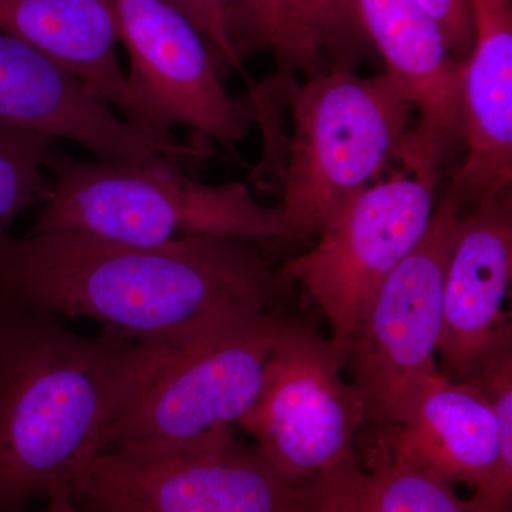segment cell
Segmentation results:
<instances>
[{
  "label": "cell",
  "instance_id": "obj_1",
  "mask_svg": "<svg viewBox=\"0 0 512 512\" xmlns=\"http://www.w3.org/2000/svg\"><path fill=\"white\" fill-rule=\"evenodd\" d=\"M286 284L262 244L195 235L133 245L73 231L0 237V298L96 320L137 342L188 343L275 311Z\"/></svg>",
  "mask_w": 512,
  "mask_h": 512
},
{
  "label": "cell",
  "instance_id": "obj_22",
  "mask_svg": "<svg viewBox=\"0 0 512 512\" xmlns=\"http://www.w3.org/2000/svg\"><path fill=\"white\" fill-rule=\"evenodd\" d=\"M439 26L451 53L466 62L474 45L471 0H413Z\"/></svg>",
  "mask_w": 512,
  "mask_h": 512
},
{
  "label": "cell",
  "instance_id": "obj_17",
  "mask_svg": "<svg viewBox=\"0 0 512 512\" xmlns=\"http://www.w3.org/2000/svg\"><path fill=\"white\" fill-rule=\"evenodd\" d=\"M315 512H474L453 485L389 460L376 461L370 473L357 464L323 478Z\"/></svg>",
  "mask_w": 512,
  "mask_h": 512
},
{
  "label": "cell",
  "instance_id": "obj_19",
  "mask_svg": "<svg viewBox=\"0 0 512 512\" xmlns=\"http://www.w3.org/2000/svg\"><path fill=\"white\" fill-rule=\"evenodd\" d=\"M53 146L55 138L0 124V237L23 211L45 205L52 190L45 163Z\"/></svg>",
  "mask_w": 512,
  "mask_h": 512
},
{
  "label": "cell",
  "instance_id": "obj_3",
  "mask_svg": "<svg viewBox=\"0 0 512 512\" xmlns=\"http://www.w3.org/2000/svg\"><path fill=\"white\" fill-rule=\"evenodd\" d=\"M247 99L264 134L251 178L279 195L302 241L397 158L413 110L386 72L360 77L345 66L303 82L275 73L252 83Z\"/></svg>",
  "mask_w": 512,
  "mask_h": 512
},
{
  "label": "cell",
  "instance_id": "obj_21",
  "mask_svg": "<svg viewBox=\"0 0 512 512\" xmlns=\"http://www.w3.org/2000/svg\"><path fill=\"white\" fill-rule=\"evenodd\" d=\"M190 20L210 46L222 76L242 72L244 60L239 56L229 28L228 0H165Z\"/></svg>",
  "mask_w": 512,
  "mask_h": 512
},
{
  "label": "cell",
  "instance_id": "obj_12",
  "mask_svg": "<svg viewBox=\"0 0 512 512\" xmlns=\"http://www.w3.org/2000/svg\"><path fill=\"white\" fill-rule=\"evenodd\" d=\"M0 124L74 141L97 160L171 163L188 171L218 157L204 141H181L120 119L103 97L73 74L3 33Z\"/></svg>",
  "mask_w": 512,
  "mask_h": 512
},
{
  "label": "cell",
  "instance_id": "obj_6",
  "mask_svg": "<svg viewBox=\"0 0 512 512\" xmlns=\"http://www.w3.org/2000/svg\"><path fill=\"white\" fill-rule=\"evenodd\" d=\"M460 197L448 191L417 247L370 302L346 352L366 420L393 430L407 419L431 380L443 329L444 279L461 217Z\"/></svg>",
  "mask_w": 512,
  "mask_h": 512
},
{
  "label": "cell",
  "instance_id": "obj_8",
  "mask_svg": "<svg viewBox=\"0 0 512 512\" xmlns=\"http://www.w3.org/2000/svg\"><path fill=\"white\" fill-rule=\"evenodd\" d=\"M379 460L474 488L478 512H511L512 343L495 346L454 382L431 380Z\"/></svg>",
  "mask_w": 512,
  "mask_h": 512
},
{
  "label": "cell",
  "instance_id": "obj_14",
  "mask_svg": "<svg viewBox=\"0 0 512 512\" xmlns=\"http://www.w3.org/2000/svg\"><path fill=\"white\" fill-rule=\"evenodd\" d=\"M512 276L511 192L477 202L458 220L443 295L441 362L466 379L498 343L511 339L503 305Z\"/></svg>",
  "mask_w": 512,
  "mask_h": 512
},
{
  "label": "cell",
  "instance_id": "obj_9",
  "mask_svg": "<svg viewBox=\"0 0 512 512\" xmlns=\"http://www.w3.org/2000/svg\"><path fill=\"white\" fill-rule=\"evenodd\" d=\"M330 342L286 322L255 406L239 421L279 476L302 483L356 464L353 441L365 404L342 377Z\"/></svg>",
  "mask_w": 512,
  "mask_h": 512
},
{
  "label": "cell",
  "instance_id": "obj_23",
  "mask_svg": "<svg viewBox=\"0 0 512 512\" xmlns=\"http://www.w3.org/2000/svg\"><path fill=\"white\" fill-rule=\"evenodd\" d=\"M43 512H90L74 501L72 494H57L47 500L46 510Z\"/></svg>",
  "mask_w": 512,
  "mask_h": 512
},
{
  "label": "cell",
  "instance_id": "obj_15",
  "mask_svg": "<svg viewBox=\"0 0 512 512\" xmlns=\"http://www.w3.org/2000/svg\"><path fill=\"white\" fill-rule=\"evenodd\" d=\"M471 12L461 84L467 157L451 183L463 205L507 194L512 181V0H471Z\"/></svg>",
  "mask_w": 512,
  "mask_h": 512
},
{
  "label": "cell",
  "instance_id": "obj_5",
  "mask_svg": "<svg viewBox=\"0 0 512 512\" xmlns=\"http://www.w3.org/2000/svg\"><path fill=\"white\" fill-rule=\"evenodd\" d=\"M316 478L285 480L225 431L107 448L70 494L90 512H311Z\"/></svg>",
  "mask_w": 512,
  "mask_h": 512
},
{
  "label": "cell",
  "instance_id": "obj_4",
  "mask_svg": "<svg viewBox=\"0 0 512 512\" xmlns=\"http://www.w3.org/2000/svg\"><path fill=\"white\" fill-rule=\"evenodd\" d=\"M45 167L52 190L32 234L73 231L133 245L195 235L262 245L298 239L281 207L258 204L248 183L207 185L171 163L80 161L56 146Z\"/></svg>",
  "mask_w": 512,
  "mask_h": 512
},
{
  "label": "cell",
  "instance_id": "obj_24",
  "mask_svg": "<svg viewBox=\"0 0 512 512\" xmlns=\"http://www.w3.org/2000/svg\"><path fill=\"white\" fill-rule=\"evenodd\" d=\"M471 505H473V504H471ZM473 510H474V508H473ZM474 512H476V511H474Z\"/></svg>",
  "mask_w": 512,
  "mask_h": 512
},
{
  "label": "cell",
  "instance_id": "obj_18",
  "mask_svg": "<svg viewBox=\"0 0 512 512\" xmlns=\"http://www.w3.org/2000/svg\"><path fill=\"white\" fill-rule=\"evenodd\" d=\"M303 0H228L229 28L239 56L269 50L275 57L276 73L315 70L302 35Z\"/></svg>",
  "mask_w": 512,
  "mask_h": 512
},
{
  "label": "cell",
  "instance_id": "obj_13",
  "mask_svg": "<svg viewBox=\"0 0 512 512\" xmlns=\"http://www.w3.org/2000/svg\"><path fill=\"white\" fill-rule=\"evenodd\" d=\"M357 13L386 73L419 111V124L404 137L397 158L414 174H440L441 163L463 140L464 62L413 0H357Z\"/></svg>",
  "mask_w": 512,
  "mask_h": 512
},
{
  "label": "cell",
  "instance_id": "obj_7",
  "mask_svg": "<svg viewBox=\"0 0 512 512\" xmlns=\"http://www.w3.org/2000/svg\"><path fill=\"white\" fill-rule=\"evenodd\" d=\"M439 180L404 170L366 187L330 215L308 252L279 268L286 285L301 284L325 313L342 366L380 286L426 234Z\"/></svg>",
  "mask_w": 512,
  "mask_h": 512
},
{
  "label": "cell",
  "instance_id": "obj_20",
  "mask_svg": "<svg viewBox=\"0 0 512 512\" xmlns=\"http://www.w3.org/2000/svg\"><path fill=\"white\" fill-rule=\"evenodd\" d=\"M357 30L363 32L357 0H303V42L315 73L325 72L320 67L325 50L355 35Z\"/></svg>",
  "mask_w": 512,
  "mask_h": 512
},
{
  "label": "cell",
  "instance_id": "obj_16",
  "mask_svg": "<svg viewBox=\"0 0 512 512\" xmlns=\"http://www.w3.org/2000/svg\"><path fill=\"white\" fill-rule=\"evenodd\" d=\"M0 33L59 64L144 127L117 59L119 39L103 0H0Z\"/></svg>",
  "mask_w": 512,
  "mask_h": 512
},
{
  "label": "cell",
  "instance_id": "obj_2",
  "mask_svg": "<svg viewBox=\"0 0 512 512\" xmlns=\"http://www.w3.org/2000/svg\"><path fill=\"white\" fill-rule=\"evenodd\" d=\"M187 346L87 338L0 298V512L70 494L114 420Z\"/></svg>",
  "mask_w": 512,
  "mask_h": 512
},
{
  "label": "cell",
  "instance_id": "obj_10",
  "mask_svg": "<svg viewBox=\"0 0 512 512\" xmlns=\"http://www.w3.org/2000/svg\"><path fill=\"white\" fill-rule=\"evenodd\" d=\"M286 320L276 311L191 343L165 363L104 434L103 450L232 431L255 406Z\"/></svg>",
  "mask_w": 512,
  "mask_h": 512
},
{
  "label": "cell",
  "instance_id": "obj_11",
  "mask_svg": "<svg viewBox=\"0 0 512 512\" xmlns=\"http://www.w3.org/2000/svg\"><path fill=\"white\" fill-rule=\"evenodd\" d=\"M103 2L130 57L128 89L143 126L163 134L188 127L198 140L237 156V144L254 124L251 106L247 96L235 99L225 90L198 29L165 0Z\"/></svg>",
  "mask_w": 512,
  "mask_h": 512
}]
</instances>
